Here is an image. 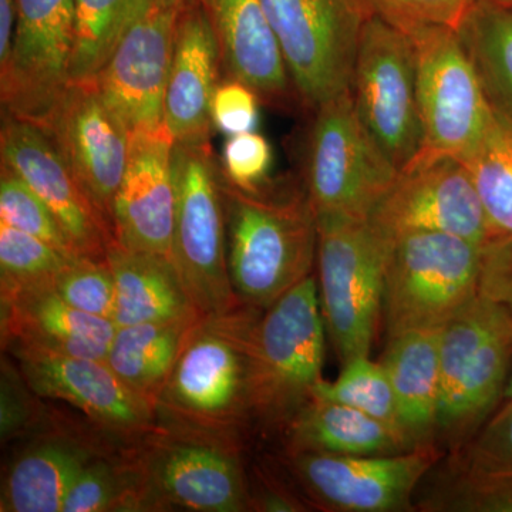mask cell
Returning a JSON list of instances; mask_svg holds the SVG:
<instances>
[{
  "instance_id": "7a4b0ae2",
  "label": "cell",
  "mask_w": 512,
  "mask_h": 512,
  "mask_svg": "<svg viewBox=\"0 0 512 512\" xmlns=\"http://www.w3.org/2000/svg\"><path fill=\"white\" fill-rule=\"evenodd\" d=\"M325 336L315 274L256 316L247 345L249 416L284 433L325 380Z\"/></svg>"
},
{
  "instance_id": "7bdbcfd3",
  "label": "cell",
  "mask_w": 512,
  "mask_h": 512,
  "mask_svg": "<svg viewBox=\"0 0 512 512\" xmlns=\"http://www.w3.org/2000/svg\"><path fill=\"white\" fill-rule=\"evenodd\" d=\"M16 30V0H0V70L6 69L12 57Z\"/></svg>"
},
{
  "instance_id": "2e32d148",
  "label": "cell",
  "mask_w": 512,
  "mask_h": 512,
  "mask_svg": "<svg viewBox=\"0 0 512 512\" xmlns=\"http://www.w3.org/2000/svg\"><path fill=\"white\" fill-rule=\"evenodd\" d=\"M77 183L113 231V205L126 170L131 131L94 80L70 82L42 127Z\"/></svg>"
},
{
  "instance_id": "4dcf8cb0",
  "label": "cell",
  "mask_w": 512,
  "mask_h": 512,
  "mask_svg": "<svg viewBox=\"0 0 512 512\" xmlns=\"http://www.w3.org/2000/svg\"><path fill=\"white\" fill-rule=\"evenodd\" d=\"M140 0H74L70 80H92L113 55Z\"/></svg>"
},
{
  "instance_id": "277c9868",
  "label": "cell",
  "mask_w": 512,
  "mask_h": 512,
  "mask_svg": "<svg viewBox=\"0 0 512 512\" xmlns=\"http://www.w3.org/2000/svg\"><path fill=\"white\" fill-rule=\"evenodd\" d=\"M258 309L205 316L185 342L157 412L183 429L232 436L249 417L248 335Z\"/></svg>"
},
{
  "instance_id": "603a6c76",
  "label": "cell",
  "mask_w": 512,
  "mask_h": 512,
  "mask_svg": "<svg viewBox=\"0 0 512 512\" xmlns=\"http://www.w3.org/2000/svg\"><path fill=\"white\" fill-rule=\"evenodd\" d=\"M207 8L229 79L247 84L265 106H301L264 0H208Z\"/></svg>"
},
{
  "instance_id": "f6af8a7d",
  "label": "cell",
  "mask_w": 512,
  "mask_h": 512,
  "mask_svg": "<svg viewBox=\"0 0 512 512\" xmlns=\"http://www.w3.org/2000/svg\"><path fill=\"white\" fill-rule=\"evenodd\" d=\"M504 402H512V372L510 379H508L507 389H505L503 403Z\"/></svg>"
},
{
  "instance_id": "9c48e42d",
  "label": "cell",
  "mask_w": 512,
  "mask_h": 512,
  "mask_svg": "<svg viewBox=\"0 0 512 512\" xmlns=\"http://www.w3.org/2000/svg\"><path fill=\"white\" fill-rule=\"evenodd\" d=\"M303 109L350 92L366 20L365 0H264Z\"/></svg>"
},
{
  "instance_id": "836d02e7",
  "label": "cell",
  "mask_w": 512,
  "mask_h": 512,
  "mask_svg": "<svg viewBox=\"0 0 512 512\" xmlns=\"http://www.w3.org/2000/svg\"><path fill=\"white\" fill-rule=\"evenodd\" d=\"M136 474L130 464L94 457L64 498L62 512L137 511Z\"/></svg>"
},
{
  "instance_id": "8d00e7d4",
  "label": "cell",
  "mask_w": 512,
  "mask_h": 512,
  "mask_svg": "<svg viewBox=\"0 0 512 512\" xmlns=\"http://www.w3.org/2000/svg\"><path fill=\"white\" fill-rule=\"evenodd\" d=\"M53 285L73 308L97 318L113 320L116 282L106 259L77 256L64 266Z\"/></svg>"
},
{
  "instance_id": "8fae6325",
  "label": "cell",
  "mask_w": 512,
  "mask_h": 512,
  "mask_svg": "<svg viewBox=\"0 0 512 512\" xmlns=\"http://www.w3.org/2000/svg\"><path fill=\"white\" fill-rule=\"evenodd\" d=\"M187 430L161 436L134 461L138 507L174 505L200 512L249 510L244 468L231 436Z\"/></svg>"
},
{
  "instance_id": "6da1fadb",
  "label": "cell",
  "mask_w": 512,
  "mask_h": 512,
  "mask_svg": "<svg viewBox=\"0 0 512 512\" xmlns=\"http://www.w3.org/2000/svg\"><path fill=\"white\" fill-rule=\"evenodd\" d=\"M228 269L239 301L265 311L313 275L318 217L302 181L239 190L222 174Z\"/></svg>"
},
{
  "instance_id": "44dd1931",
  "label": "cell",
  "mask_w": 512,
  "mask_h": 512,
  "mask_svg": "<svg viewBox=\"0 0 512 512\" xmlns=\"http://www.w3.org/2000/svg\"><path fill=\"white\" fill-rule=\"evenodd\" d=\"M3 348L106 360L117 326L73 308L53 281H0Z\"/></svg>"
},
{
  "instance_id": "4fadbf2b",
  "label": "cell",
  "mask_w": 512,
  "mask_h": 512,
  "mask_svg": "<svg viewBox=\"0 0 512 512\" xmlns=\"http://www.w3.org/2000/svg\"><path fill=\"white\" fill-rule=\"evenodd\" d=\"M303 493L320 510L406 512L419 485L440 461L439 447H420L389 456H343L286 451Z\"/></svg>"
},
{
  "instance_id": "484cf974",
  "label": "cell",
  "mask_w": 512,
  "mask_h": 512,
  "mask_svg": "<svg viewBox=\"0 0 512 512\" xmlns=\"http://www.w3.org/2000/svg\"><path fill=\"white\" fill-rule=\"evenodd\" d=\"M286 451L389 456L414 450L406 436L369 414L313 397L284 431Z\"/></svg>"
},
{
  "instance_id": "7402d4cb",
  "label": "cell",
  "mask_w": 512,
  "mask_h": 512,
  "mask_svg": "<svg viewBox=\"0 0 512 512\" xmlns=\"http://www.w3.org/2000/svg\"><path fill=\"white\" fill-rule=\"evenodd\" d=\"M221 66L220 42L207 5L180 9L164 96V123L175 143H210L211 104Z\"/></svg>"
},
{
  "instance_id": "52a82bcc",
  "label": "cell",
  "mask_w": 512,
  "mask_h": 512,
  "mask_svg": "<svg viewBox=\"0 0 512 512\" xmlns=\"http://www.w3.org/2000/svg\"><path fill=\"white\" fill-rule=\"evenodd\" d=\"M173 262L202 316H220L244 305L228 269L222 170L211 143L174 146Z\"/></svg>"
},
{
  "instance_id": "d4e9b609",
  "label": "cell",
  "mask_w": 512,
  "mask_h": 512,
  "mask_svg": "<svg viewBox=\"0 0 512 512\" xmlns=\"http://www.w3.org/2000/svg\"><path fill=\"white\" fill-rule=\"evenodd\" d=\"M106 261L116 282L117 328L201 315L171 259L130 251L113 241Z\"/></svg>"
},
{
  "instance_id": "ab89813d",
  "label": "cell",
  "mask_w": 512,
  "mask_h": 512,
  "mask_svg": "<svg viewBox=\"0 0 512 512\" xmlns=\"http://www.w3.org/2000/svg\"><path fill=\"white\" fill-rule=\"evenodd\" d=\"M274 151L258 131L229 136L222 150L221 170L225 180L239 190L255 191L268 183Z\"/></svg>"
},
{
  "instance_id": "3957f363",
  "label": "cell",
  "mask_w": 512,
  "mask_h": 512,
  "mask_svg": "<svg viewBox=\"0 0 512 512\" xmlns=\"http://www.w3.org/2000/svg\"><path fill=\"white\" fill-rule=\"evenodd\" d=\"M439 357L437 444L451 456L503 403L512 372V316L478 293L440 329Z\"/></svg>"
},
{
  "instance_id": "83f0119b",
  "label": "cell",
  "mask_w": 512,
  "mask_h": 512,
  "mask_svg": "<svg viewBox=\"0 0 512 512\" xmlns=\"http://www.w3.org/2000/svg\"><path fill=\"white\" fill-rule=\"evenodd\" d=\"M205 316L121 326L106 362L128 389L157 412L158 402L185 342Z\"/></svg>"
},
{
  "instance_id": "b9f144b4",
  "label": "cell",
  "mask_w": 512,
  "mask_h": 512,
  "mask_svg": "<svg viewBox=\"0 0 512 512\" xmlns=\"http://www.w3.org/2000/svg\"><path fill=\"white\" fill-rule=\"evenodd\" d=\"M480 295L503 306L512 316V234L484 245Z\"/></svg>"
},
{
  "instance_id": "74e56055",
  "label": "cell",
  "mask_w": 512,
  "mask_h": 512,
  "mask_svg": "<svg viewBox=\"0 0 512 512\" xmlns=\"http://www.w3.org/2000/svg\"><path fill=\"white\" fill-rule=\"evenodd\" d=\"M450 464L476 476L512 477V402L501 403Z\"/></svg>"
},
{
  "instance_id": "f546056e",
  "label": "cell",
  "mask_w": 512,
  "mask_h": 512,
  "mask_svg": "<svg viewBox=\"0 0 512 512\" xmlns=\"http://www.w3.org/2000/svg\"><path fill=\"white\" fill-rule=\"evenodd\" d=\"M463 161L483 205L488 241L508 237L512 234V117L494 110L477 147Z\"/></svg>"
},
{
  "instance_id": "bcb514c9",
  "label": "cell",
  "mask_w": 512,
  "mask_h": 512,
  "mask_svg": "<svg viewBox=\"0 0 512 512\" xmlns=\"http://www.w3.org/2000/svg\"><path fill=\"white\" fill-rule=\"evenodd\" d=\"M495 3H500V5L508 6V8H512V0H494Z\"/></svg>"
},
{
  "instance_id": "d590c367",
  "label": "cell",
  "mask_w": 512,
  "mask_h": 512,
  "mask_svg": "<svg viewBox=\"0 0 512 512\" xmlns=\"http://www.w3.org/2000/svg\"><path fill=\"white\" fill-rule=\"evenodd\" d=\"M77 256H69L42 239L0 222V281H55Z\"/></svg>"
},
{
  "instance_id": "ffe728a7",
  "label": "cell",
  "mask_w": 512,
  "mask_h": 512,
  "mask_svg": "<svg viewBox=\"0 0 512 512\" xmlns=\"http://www.w3.org/2000/svg\"><path fill=\"white\" fill-rule=\"evenodd\" d=\"M20 376L30 392L63 400L100 426L121 434H144L153 427L156 410L121 382L106 360L20 350Z\"/></svg>"
},
{
  "instance_id": "e575fe53",
  "label": "cell",
  "mask_w": 512,
  "mask_h": 512,
  "mask_svg": "<svg viewBox=\"0 0 512 512\" xmlns=\"http://www.w3.org/2000/svg\"><path fill=\"white\" fill-rule=\"evenodd\" d=\"M0 222L42 239L60 252L80 256L46 202L9 165H0Z\"/></svg>"
},
{
  "instance_id": "9a60e30c",
  "label": "cell",
  "mask_w": 512,
  "mask_h": 512,
  "mask_svg": "<svg viewBox=\"0 0 512 512\" xmlns=\"http://www.w3.org/2000/svg\"><path fill=\"white\" fill-rule=\"evenodd\" d=\"M74 0H16L12 57L0 70L2 113L42 127L70 82Z\"/></svg>"
},
{
  "instance_id": "d6986e66",
  "label": "cell",
  "mask_w": 512,
  "mask_h": 512,
  "mask_svg": "<svg viewBox=\"0 0 512 512\" xmlns=\"http://www.w3.org/2000/svg\"><path fill=\"white\" fill-rule=\"evenodd\" d=\"M175 140L164 124L131 133L126 170L114 198V241L173 261ZM174 264V262H173Z\"/></svg>"
},
{
  "instance_id": "e0dca14e",
  "label": "cell",
  "mask_w": 512,
  "mask_h": 512,
  "mask_svg": "<svg viewBox=\"0 0 512 512\" xmlns=\"http://www.w3.org/2000/svg\"><path fill=\"white\" fill-rule=\"evenodd\" d=\"M178 12L157 0H140L119 45L93 79L131 133L164 124Z\"/></svg>"
},
{
  "instance_id": "ba28073f",
  "label": "cell",
  "mask_w": 512,
  "mask_h": 512,
  "mask_svg": "<svg viewBox=\"0 0 512 512\" xmlns=\"http://www.w3.org/2000/svg\"><path fill=\"white\" fill-rule=\"evenodd\" d=\"M302 183L316 215L369 218L399 170L373 140L346 92L312 111Z\"/></svg>"
},
{
  "instance_id": "f35d334b",
  "label": "cell",
  "mask_w": 512,
  "mask_h": 512,
  "mask_svg": "<svg viewBox=\"0 0 512 512\" xmlns=\"http://www.w3.org/2000/svg\"><path fill=\"white\" fill-rule=\"evenodd\" d=\"M477 0H365L372 15L407 33L421 26L458 29Z\"/></svg>"
},
{
  "instance_id": "cb8c5ba5",
  "label": "cell",
  "mask_w": 512,
  "mask_h": 512,
  "mask_svg": "<svg viewBox=\"0 0 512 512\" xmlns=\"http://www.w3.org/2000/svg\"><path fill=\"white\" fill-rule=\"evenodd\" d=\"M439 336L440 329L419 330L387 339L380 359L396 396L400 426L416 448L439 447Z\"/></svg>"
},
{
  "instance_id": "ee69618b",
  "label": "cell",
  "mask_w": 512,
  "mask_h": 512,
  "mask_svg": "<svg viewBox=\"0 0 512 512\" xmlns=\"http://www.w3.org/2000/svg\"><path fill=\"white\" fill-rule=\"evenodd\" d=\"M161 5L168 6V8L183 9L185 6L192 5V3H204L207 5L208 0H157Z\"/></svg>"
},
{
  "instance_id": "1f68e13d",
  "label": "cell",
  "mask_w": 512,
  "mask_h": 512,
  "mask_svg": "<svg viewBox=\"0 0 512 512\" xmlns=\"http://www.w3.org/2000/svg\"><path fill=\"white\" fill-rule=\"evenodd\" d=\"M315 397L346 404L389 424L404 434L400 426L399 410H397L392 383L380 360L373 362L370 356L350 360L343 365L338 379L333 382L323 380L319 384Z\"/></svg>"
},
{
  "instance_id": "8992f818",
  "label": "cell",
  "mask_w": 512,
  "mask_h": 512,
  "mask_svg": "<svg viewBox=\"0 0 512 512\" xmlns=\"http://www.w3.org/2000/svg\"><path fill=\"white\" fill-rule=\"evenodd\" d=\"M484 245L441 232L390 238L382 319L387 339L437 330L480 293Z\"/></svg>"
},
{
  "instance_id": "5bb4252c",
  "label": "cell",
  "mask_w": 512,
  "mask_h": 512,
  "mask_svg": "<svg viewBox=\"0 0 512 512\" xmlns=\"http://www.w3.org/2000/svg\"><path fill=\"white\" fill-rule=\"evenodd\" d=\"M369 221L387 238L441 232L485 245L487 220L468 168L450 154L421 151L397 174Z\"/></svg>"
},
{
  "instance_id": "d6a6232c",
  "label": "cell",
  "mask_w": 512,
  "mask_h": 512,
  "mask_svg": "<svg viewBox=\"0 0 512 512\" xmlns=\"http://www.w3.org/2000/svg\"><path fill=\"white\" fill-rule=\"evenodd\" d=\"M416 504L427 512H512V477H485L448 463Z\"/></svg>"
},
{
  "instance_id": "5b68a950",
  "label": "cell",
  "mask_w": 512,
  "mask_h": 512,
  "mask_svg": "<svg viewBox=\"0 0 512 512\" xmlns=\"http://www.w3.org/2000/svg\"><path fill=\"white\" fill-rule=\"evenodd\" d=\"M318 289L340 363L370 356L382 320L390 238L369 218L318 214Z\"/></svg>"
},
{
  "instance_id": "60d3db41",
  "label": "cell",
  "mask_w": 512,
  "mask_h": 512,
  "mask_svg": "<svg viewBox=\"0 0 512 512\" xmlns=\"http://www.w3.org/2000/svg\"><path fill=\"white\" fill-rule=\"evenodd\" d=\"M261 104V99L251 87L228 77L220 83L212 99V126L228 137L255 131Z\"/></svg>"
},
{
  "instance_id": "30bf717a",
  "label": "cell",
  "mask_w": 512,
  "mask_h": 512,
  "mask_svg": "<svg viewBox=\"0 0 512 512\" xmlns=\"http://www.w3.org/2000/svg\"><path fill=\"white\" fill-rule=\"evenodd\" d=\"M350 94L363 126L397 170L419 156L424 134L409 35L370 16L360 37Z\"/></svg>"
},
{
  "instance_id": "ac0fdd59",
  "label": "cell",
  "mask_w": 512,
  "mask_h": 512,
  "mask_svg": "<svg viewBox=\"0 0 512 512\" xmlns=\"http://www.w3.org/2000/svg\"><path fill=\"white\" fill-rule=\"evenodd\" d=\"M0 156L46 202L77 254L106 259L113 231L42 128L2 113Z\"/></svg>"
},
{
  "instance_id": "7c38bea8",
  "label": "cell",
  "mask_w": 512,
  "mask_h": 512,
  "mask_svg": "<svg viewBox=\"0 0 512 512\" xmlns=\"http://www.w3.org/2000/svg\"><path fill=\"white\" fill-rule=\"evenodd\" d=\"M416 53L424 151L464 160L477 147L494 109L457 30L421 26L407 32Z\"/></svg>"
},
{
  "instance_id": "f1b7e54d",
  "label": "cell",
  "mask_w": 512,
  "mask_h": 512,
  "mask_svg": "<svg viewBox=\"0 0 512 512\" xmlns=\"http://www.w3.org/2000/svg\"><path fill=\"white\" fill-rule=\"evenodd\" d=\"M457 33L488 103L512 117V8L477 0Z\"/></svg>"
},
{
  "instance_id": "4316f807",
  "label": "cell",
  "mask_w": 512,
  "mask_h": 512,
  "mask_svg": "<svg viewBox=\"0 0 512 512\" xmlns=\"http://www.w3.org/2000/svg\"><path fill=\"white\" fill-rule=\"evenodd\" d=\"M96 457L89 447L49 437L26 448L9 467L2 485V512H62L77 476Z\"/></svg>"
}]
</instances>
